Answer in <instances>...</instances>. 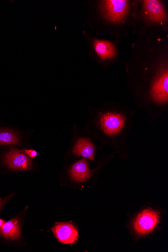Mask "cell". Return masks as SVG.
Listing matches in <instances>:
<instances>
[{"label": "cell", "mask_w": 168, "mask_h": 252, "mask_svg": "<svg viewBox=\"0 0 168 252\" xmlns=\"http://www.w3.org/2000/svg\"><path fill=\"white\" fill-rule=\"evenodd\" d=\"M125 64L134 101L153 123L168 111V31L152 29L137 35Z\"/></svg>", "instance_id": "1"}, {"label": "cell", "mask_w": 168, "mask_h": 252, "mask_svg": "<svg viewBox=\"0 0 168 252\" xmlns=\"http://www.w3.org/2000/svg\"><path fill=\"white\" fill-rule=\"evenodd\" d=\"M89 118L86 130L103 143L118 146L125 143L133 127L137 110L116 101L100 107L88 106Z\"/></svg>", "instance_id": "2"}, {"label": "cell", "mask_w": 168, "mask_h": 252, "mask_svg": "<svg viewBox=\"0 0 168 252\" xmlns=\"http://www.w3.org/2000/svg\"><path fill=\"white\" fill-rule=\"evenodd\" d=\"M134 0H92L87 2L86 25L98 35L114 39L128 37L131 30Z\"/></svg>", "instance_id": "3"}, {"label": "cell", "mask_w": 168, "mask_h": 252, "mask_svg": "<svg viewBox=\"0 0 168 252\" xmlns=\"http://www.w3.org/2000/svg\"><path fill=\"white\" fill-rule=\"evenodd\" d=\"M168 31V14L165 1L134 0L131 30L139 35L152 29Z\"/></svg>", "instance_id": "4"}, {"label": "cell", "mask_w": 168, "mask_h": 252, "mask_svg": "<svg viewBox=\"0 0 168 252\" xmlns=\"http://www.w3.org/2000/svg\"><path fill=\"white\" fill-rule=\"evenodd\" d=\"M88 45L89 56L96 63L107 68L121 61L122 40L98 38L83 32Z\"/></svg>", "instance_id": "5"}, {"label": "cell", "mask_w": 168, "mask_h": 252, "mask_svg": "<svg viewBox=\"0 0 168 252\" xmlns=\"http://www.w3.org/2000/svg\"><path fill=\"white\" fill-rule=\"evenodd\" d=\"M4 161L11 169L18 171H29L33 168L32 160L23 151L11 149L6 155Z\"/></svg>", "instance_id": "6"}, {"label": "cell", "mask_w": 168, "mask_h": 252, "mask_svg": "<svg viewBox=\"0 0 168 252\" xmlns=\"http://www.w3.org/2000/svg\"><path fill=\"white\" fill-rule=\"evenodd\" d=\"M158 214L152 210H144L137 217L134 226L135 231L139 234L145 235L152 232L159 221Z\"/></svg>", "instance_id": "7"}, {"label": "cell", "mask_w": 168, "mask_h": 252, "mask_svg": "<svg viewBox=\"0 0 168 252\" xmlns=\"http://www.w3.org/2000/svg\"><path fill=\"white\" fill-rule=\"evenodd\" d=\"M53 231L58 240L64 244L74 243L78 239V232L70 223H59L53 227Z\"/></svg>", "instance_id": "8"}, {"label": "cell", "mask_w": 168, "mask_h": 252, "mask_svg": "<svg viewBox=\"0 0 168 252\" xmlns=\"http://www.w3.org/2000/svg\"><path fill=\"white\" fill-rule=\"evenodd\" d=\"M96 148L89 137H80L76 142L73 149V154L94 161Z\"/></svg>", "instance_id": "9"}, {"label": "cell", "mask_w": 168, "mask_h": 252, "mask_svg": "<svg viewBox=\"0 0 168 252\" xmlns=\"http://www.w3.org/2000/svg\"><path fill=\"white\" fill-rule=\"evenodd\" d=\"M94 170L89 169V164L86 159H82L71 166L69 174L73 180L80 182L88 180L93 174Z\"/></svg>", "instance_id": "10"}, {"label": "cell", "mask_w": 168, "mask_h": 252, "mask_svg": "<svg viewBox=\"0 0 168 252\" xmlns=\"http://www.w3.org/2000/svg\"><path fill=\"white\" fill-rule=\"evenodd\" d=\"M0 228V234L6 238L17 239L20 237L19 225L15 219L5 223Z\"/></svg>", "instance_id": "11"}, {"label": "cell", "mask_w": 168, "mask_h": 252, "mask_svg": "<svg viewBox=\"0 0 168 252\" xmlns=\"http://www.w3.org/2000/svg\"><path fill=\"white\" fill-rule=\"evenodd\" d=\"M19 134L11 130H0V145H14L20 143Z\"/></svg>", "instance_id": "12"}, {"label": "cell", "mask_w": 168, "mask_h": 252, "mask_svg": "<svg viewBox=\"0 0 168 252\" xmlns=\"http://www.w3.org/2000/svg\"><path fill=\"white\" fill-rule=\"evenodd\" d=\"M24 152L31 158H34L37 156V152L34 150H25Z\"/></svg>", "instance_id": "13"}, {"label": "cell", "mask_w": 168, "mask_h": 252, "mask_svg": "<svg viewBox=\"0 0 168 252\" xmlns=\"http://www.w3.org/2000/svg\"><path fill=\"white\" fill-rule=\"evenodd\" d=\"M5 223V221L2 220H0V227H2Z\"/></svg>", "instance_id": "14"}, {"label": "cell", "mask_w": 168, "mask_h": 252, "mask_svg": "<svg viewBox=\"0 0 168 252\" xmlns=\"http://www.w3.org/2000/svg\"><path fill=\"white\" fill-rule=\"evenodd\" d=\"M1 203H0V209H1Z\"/></svg>", "instance_id": "15"}]
</instances>
